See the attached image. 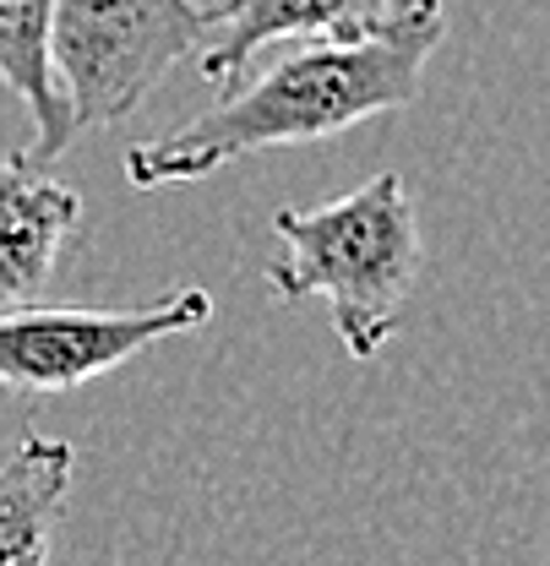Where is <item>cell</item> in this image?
Returning <instances> with one entry per match:
<instances>
[{
    "label": "cell",
    "mask_w": 550,
    "mask_h": 566,
    "mask_svg": "<svg viewBox=\"0 0 550 566\" xmlns=\"http://www.w3.org/2000/svg\"><path fill=\"white\" fill-rule=\"evenodd\" d=\"M398 6L404 0H224L218 44H203L197 66L207 82H235L273 39H354Z\"/></svg>",
    "instance_id": "cell-6"
},
{
    "label": "cell",
    "mask_w": 550,
    "mask_h": 566,
    "mask_svg": "<svg viewBox=\"0 0 550 566\" xmlns=\"http://www.w3.org/2000/svg\"><path fill=\"white\" fill-rule=\"evenodd\" d=\"M212 316L207 289H175L153 305H55V311H28L6 305L0 311V392L22 398H55L76 392L115 365L147 354L164 338H180Z\"/></svg>",
    "instance_id": "cell-4"
},
{
    "label": "cell",
    "mask_w": 550,
    "mask_h": 566,
    "mask_svg": "<svg viewBox=\"0 0 550 566\" xmlns=\"http://www.w3.org/2000/svg\"><path fill=\"white\" fill-rule=\"evenodd\" d=\"M82 218V197L22 153L0 158V311L28 305L61 262V245Z\"/></svg>",
    "instance_id": "cell-5"
},
{
    "label": "cell",
    "mask_w": 550,
    "mask_h": 566,
    "mask_svg": "<svg viewBox=\"0 0 550 566\" xmlns=\"http://www.w3.org/2000/svg\"><path fill=\"white\" fill-rule=\"evenodd\" d=\"M436 44L442 0H404L393 17L354 39H300V50L278 55L262 76L229 87L186 126L137 142L126 153V180L142 191L203 180L246 153L322 142L360 120L409 109Z\"/></svg>",
    "instance_id": "cell-1"
},
{
    "label": "cell",
    "mask_w": 550,
    "mask_h": 566,
    "mask_svg": "<svg viewBox=\"0 0 550 566\" xmlns=\"http://www.w3.org/2000/svg\"><path fill=\"white\" fill-rule=\"evenodd\" d=\"M212 28H224V0H55L50 66L71 126L126 120L180 61L203 55Z\"/></svg>",
    "instance_id": "cell-3"
},
{
    "label": "cell",
    "mask_w": 550,
    "mask_h": 566,
    "mask_svg": "<svg viewBox=\"0 0 550 566\" xmlns=\"http://www.w3.org/2000/svg\"><path fill=\"white\" fill-rule=\"evenodd\" d=\"M278 251L268 289L283 300H328L349 359H376L398 333L419 279V218L398 175H376L322 208L273 212Z\"/></svg>",
    "instance_id": "cell-2"
},
{
    "label": "cell",
    "mask_w": 550,
    "mask_h": 566,
    "mask_svg": "<svg viewBox=\"0 0 550 566\" xmlns=\"http://www.w3.org/2000/svg\"><path fill=\"white\" fill-rule=\"evenodd\" d=\"M76 447L61 436H28L0 463V566H44L66 512Z\"/></svg>",
    "instance_id": "cell-7"
},
{
    "label": "cell",
    "mask_w": 550,
    "mask_h": 566,
    "mask_svg": "<svg viewBox=\"0 0 550 566\" xmlns=\"http://www.w3.org/2000/svg\"><path fill=\"white\" fill-rule=\"evenodd\" d=\"M50 11H55V0H0V82L28 109V126H33L28 158L33 164H50L76 137L71 104L50 66Z\"/></svg>",
    "instance_id": "cell-8"
}]
</instances>
